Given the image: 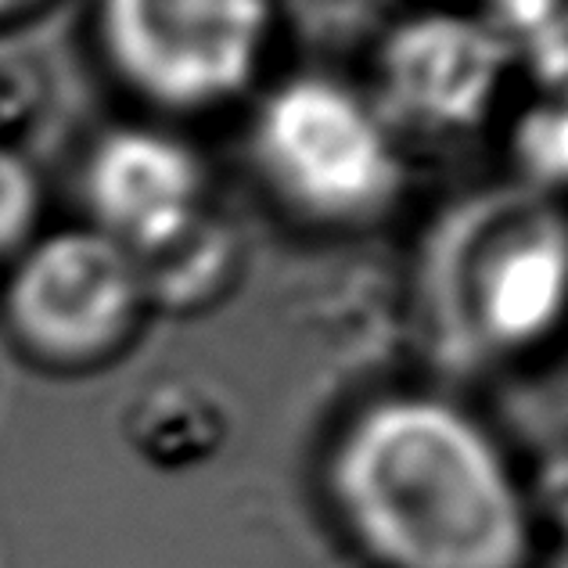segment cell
I'll return each instance as SVG.
<instances>
[{"label":"cell","mask_w":568,"mask_h":568,"mask_svg":"<svg viewBox=\"0 0 568 568\" xmlns=\"http://www.w3.org/2000/svg\"><path fill=\"white\" fill-rule=\"evenodd\" d=\"M321 493L371 568H532L540 507L486 422L425 393L361 407L327 446Z\"/></svg>","instance_id":"6da1fadb"},{"label":"cell","mask_w":568,"mask_h":568,"mask_svg":"<svg viewBox=\"0 0 568 568\" xmlns=\"http://www.w3.org/2000/svg\"><path fill=\"white\" fill-rule=\"evenodd\" d=\"M148 310L141 263L91 223L37 234L8 263L0 321L48 371H91L126 349Z\"/></svg>","instance_id":"7a4b0ae2"},{"label":"cell","mask_w":568,"mask_h":568,"mask_svg":"<svg viewBox=\"0 0 568 568\" xmlns=\"http://www.w3.org/2000/svg\"><path fill=\"white\" fill-rule=\"evenodd\" d=\"M266 0H98L94 29L115 80L155 109L202 112L256 77Z\"/></svg>","instance_id":"3957f363"},{"label":"cell","mask_w":568,"mask_h":568,"mask_svg":"<svg viewBox=\"0 0 568 568\" xmlns=\"http://www.w3.org/2000/svg\"><path fill=\"white\" fill-rule=\"evenodd\" d=\"M256 152L292 202L332 220L375 213L399 181L375 112L332 80L284 83L263 104Z\"/></svg>","instance_id":"277c9868"},{"label":"cell","mask_w":568,"mask_h":568,"mask_svg":"<svg viewBox=\"0 0 568 568\" xmlns=\"http://www.w3.org/2000/svg\"><path fill=\"white\" fill-rule=\"evenodd\" d=\"M83 209L138 263L202 227L205 173L191 148L155 126H112L83 159Z\"/></svg>","instance_id":"5b68a950"},{"label":"cell","mask_w":568,"mask_h":568,"mask_svg":"<svg viewBox=\"0 0 568 568\" xmlns=\"http://www.w3.org/2000/svg\"><path fill=\"white\" fill-rule=\"evenodd\" d=\"M388 91L428 123H468L486 109L500 77V48L486 29L460 19L399 29L385 54Z\"/></svg>","instance_id":"8992f818"},{"label":"cell","mask_w":568,"mask_h":568,"mask_svg":"<svg viewBox=\"0 0 568 568\" xmlns=\"http://www.w3.org/2000/svg\"><path fill=\"white\" fill-rule=\"evenodd\" d=\"M478 321L497 346H529L568 313V234L532 223L497 245L478 274Z\"/></svg>","instance_id":"52a82bcc"},{"label":"cell","mask_w":568,"mask_h":568,"mask_svg":"<svg viewBox=\"0 0 568 568\" xmlns=\"http://www.w3.org/2000/svg\"><path fill=\"white\" fill-rule=\"evenodd\" d=\"M43 209L40 176L14 144H0V263H11L37 237Z\"/></svg>","instance_id":"ba28073f"},{"label":"cell","mask_w":568,"mask_h":568,"mask_svg":"<svg viewBox=\"0 0 568 568\" xmlns=\"http://www.w3.org/2000/svg\"><path fill=\"white\" fill-rule=\"evenodd\" d=\"M43 72L33 54L0 40V144H11L29 119L40 112Z\"/></svg>","instance_id":"9c48e42d"},{"label":"cell","mask_w":568,"mask_h":568,"mask_svg":"<svg viewBox=\"0 0 568 568\" xmlns=\"http://www.w3.org/2000/svg\"><path fill=\"white\" fill-rule=\"evenodd\" d=\"M37 4H43V0H0V26L19 19V14H26V11H33Z\"/></svg>","instance_id":"30bf717a"},{"label":"cell","mask_w":568,"mask_h":568,"mask_svg":"<svg viewBox=\"0 0 568 568\" xmlns=\"http://www.w3.org/2000/svg\"><path fill=\"white\" fill-rule=\"evenodd\" d=\"M511 4H518V0H511Z\"/></svg>","instance_id":"8fae6325"}]
</instances>
